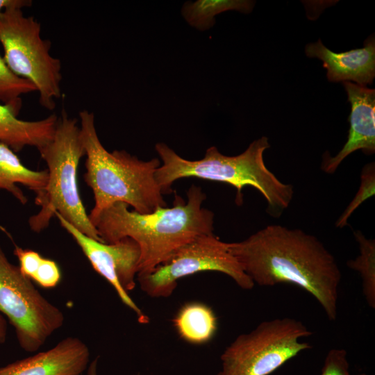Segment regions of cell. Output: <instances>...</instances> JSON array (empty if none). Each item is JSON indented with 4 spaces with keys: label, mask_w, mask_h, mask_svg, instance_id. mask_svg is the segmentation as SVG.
<instances>
[{
    "label": "cell",
    "mask_w": 375,
    "mask_h": 375,
    "mask_svg": "<svg viewBox=\"0 0 375 375\" xmlns=\"http://www.w3.org/2000/svg\"><path fill=\"white\" fill-rule=\"evenodd\" d=\"M228 247L254 284L295 285L313 296L329 320H335L342 274L317 238L272 224Z\"/></svg>",
    "instance_id": "1"
},
{
    "label": "cell",
    "mask_w": 375,
    "mask_h": 375,
    "mask_svg": "<svg viewBox=\"0 0 375 375\" xmlns=\"http://www.w3.org/2000/svg\"><path fill=\"white\" fill-rule=\"evenodd\" d=\"M188 201L175 193L173 206L141 214L116 202L89 217L102 242L112 244L126 238L140 247L138 274L148 273L166 261L178 248L198 236L213 233L214 213L202 207L206 194L192 185Z\"/></svg>",
    "instance_id": "2"
},
{
    "label": "cell",
    "mask_w": 375,
    "mask_h": 375,
    "mask_svg": "<svg viewBox=\"0 0 375 375\" xmlns=\"http://www.w3.org/2000/svg\"><path fill=\"white\" fill-rule=\"evenodd\" d=\"M269 147L268 138L262 136L238 156H225L216 147H210L202 159L189 160L166 144L158 142L155 149L162 164L157 169L155 178L162 194L172 193L173 183L183 178L228 183L236 189L235 203L238 206L243 203L242 189L251 186L265 199L267 212L278 217L289 206L294 188L281 182L265 165L263 153Z\"/></svg>",
    "instance_id": "3"
},
{
    "label": "cell",
    "mask_w": 375,
    "mask_h": 375,
    "mask_svg": "<svg viewBox=\"0 0 375 375\" xmlns=\"http://www.w3.org/2000/svg\"><path fill=\"white\" fill-rule=\"evenodd\" d=\"M79 118L86 158L83 177L94 199L89 217L116 202L125 203L141 214L166 207L155 178L160 165L158 158L144 161L125 150L107 151L97 135L94 114L83 110L79 112Z\"/></svg>",
    "instance_id": "4"
},
{
    "label": "cell",
    "mask_w": 375,
    "mask_h": 375,
    "mask_svg": "<svg viewBox=\"0 0 375 375\" xmlns=\"http://www.w3.org/2000/svg\"><path fill=\"white\" fill-rule=\"evenodd\" d=\"M38 151L47 165L48 179L45 188L36 194L35 203L40 210L28 219L30 228L40 233L58 213L83 234L101 242L78 188V167L85 156L78 119L62 109L52 140Z\"/></svg>",
    "instance_id": "5"
},
{
    "label": "cell",
    "mask_w": 375,
    "mask_h": 375,
    "mask_svg": "<svg viewBox=\"0 0 375 375\" xmlns=\"http://www.w3.org/2000/svg\"><path fill=\"white\" fill-rule=\"evenodd\" d=\"M0 43L3 60L18 76L34 84L39 103L53 110L62 96L61 62L50 53L51 42L41 37V24L26 17L22 8L11 6L0 12Z\"/></svg>",
    "instance_id": "6"
},
{
    "label": "cell",
    "mask_w": 375,
    "mask_h": 375,
    "mask_svg": "<svg viewBox=\"0 0 375 375\" xmlns=\"http://www.w3.org/2000/svg\"><path fill=\"white\" fill-rule=\"evenodd\" d=\"M312 334L301 321L290 317L263 321L249 333L239 335L221 355L216 375H269L312 348L300 340Z\"/></svg>",
    "instance_id": "7"
},
{
    "label": "cell",
    "mask_w": 375,
    "mask_h": 375,
    "mask_svg": "<svg viewBox=\"0 0 375 375\" xmlns=\"http://www.w3.org/2000/svg\"><path fill=\"white\" fill-rule=\"evenodd\" d=\"M0 313L15 328L21 348L38 351L64 324L65 316L44 298L0 246Z\"/></svg>",
    "instance_id": "8"
},
{
    "label": "cell",
    "mask_w": 375,
    "mask_h": 375,
    "mask_svg": "<svg viewBox=\"0 0 375 375\" xmlns=\"http://www.w3.org/2000/svg\"><path fill=\"white\" fill-rule=\"evenodd\" d=\"M202 272L223 273L243 290L255 285L229 251L228 242L213 233L197 237L151 272L137 275V280L148 296L165 298L172 294L179 279Z\"/></svg>",
    "instance_id": "9"
},
{
    "label": "cell",
    "mask_w": 375,
    "mask_h": 375,
    "mask_svg": "<svg viewBox=\"0 0 375 375\" xmlns=\"http://www.w3.org/2000/svg\"><path fill=\"white\" fill-rule=\"evenodd\" d=\"M55 217L79 246L93 269L113 287L124 305L138 315L139 322H148L147 316L128 293L136 285L141 258L139 245L129 238L112 244L96 240L79 231L58 213Z\"/></svg>",
    "instance_id": "10"
},
{
    "label": "cell",
    "mask_w": 375,
    "mask_h": 375,
    "mask_svg": "<svg viewBox=\"0 0 375 375\" xmlns=\"http://www.w3.org/2000/svg\"><path fill=\"white\" fill-rule=\"evenodd\" d=\"M351 103L349 121L350 128L347 141L333 157L328 153L323 155L322 170L333 174L340 163L351 153L362 150L367 155L375 151V90L366 86L343 82Z\"/></svg>",
    "instance_id": "11"
},
{
    "label": "cell",
    "mask_w": 375,
    "mask_h": 375,
    "mask_svg": "<svg viewBox=\"0 0 375 375\" xmlns=\"http://www.w3.org/2000/svg\"><path fill=\"white\" fill-rule=\"evenodd\" d=\"M89 360L87 344L67 337L46 351L0 367V375H82Z\"/></svg>",
    "instance_id": "12"
},
{
    "label": "cell",
    "mask_w": 375,
    "mask_h": 375,
    "mask_svg": "<svg viewBox=\"0 0 375 375\" xmlns=\"http://www.w3.org/2000/svg\"><path fill=\"white\" fill-rule=\"evenodd\" d=\"M306 54L323 62L329 81H353L365 86L372 83L375 76V41L370 36L363 48L335 53L326 48L319 40L306 45Z\"/></svg>",
    "instance_id": "13"
},
{
    "label": "cell",
    "mask_w": 375,
    "mask_h": 375,
    "mask_svg": "<svg viewBox=\"0 0 375 375\" xmlns=\"http://www.w3.org/2000/svg\"><path fill=\"white\" fill-rule=\"evenodd\" d=\"M58 119L51 114L37 121L20 119L8 106L0 103V143L15 153L27 146L39 150L52 140Z\"/></svg>",
    "instance_id": "14"
},
{
    "label": "cell",
    "mask_w": 375,
    "mask_h": 375,
    "mask_svg": "<svg viewBox=\"0 0 375 375\" xmlns=\"http://www.w3.org/2000/svg\"><path fill=\"white\" fill-rule=\"evenodd\" d=\"M47 179V169L35 171L26 167L12 149L0 143V190L8 191L25 205L28 199L17 184L38 194L45 188Z\"/></svg>",
    "instance_id": "15"
},
{
    "label": "cell",
    "mask_w": 375,
    "mask_h": 375,
    "mask_svg": "<svg viewBox=\"0 0 375 375\" xmlns=\"http://www.w3.org/2000/svg\"><path fill=\"white\" fill-rule=\"evenodd\" d=\"M173 323L179 336L192 344L208 342L214 337L217 328V320L213 310L206 304L199 302L183 306Z\"/></svg>",
    "instance_id": "16"
},
{
    "label": "cell",
    "mask_w": 375,
    "mask_h": 375,
    "mask_svg": "<svg viewBox=\"0 0 375 375\" xmlns=\"http://www.w3.org/2000/svg\"><path fill=\"white\" fill-rule=\"evenodd\" d=\"M253 1L242 0H197L188 1L181 9L182 15L191 26L199 31H206L215 24V17L227 10L249 12Z\"/></svg>",
    "instance_id": "17"
},
{
    "label": "cell",
    "mask_w": 375,
    "mask_h": 375,
    "mask_svg": "<svg viewBox=\"0 0 375 375\" xmlns=\"http://www.w3.org/2000/svg\"><path fill=\"white\" fill-rule=\"evenodd\" d=\"M359 247V255L349 260L348 267L358 272L362 279V293L368 306L375 308V242L360 231L353 232Z\"/></svg>",
    "instance_id": "18"
},
{
    "label": "cell",
    "mask_w": 375,
    "mask_h": 375,
    "mask_svg": "<svg viewBox=\"0 0 375 375\" xmlns=\"http://www.w3.org/2000/svg\"><path fill=\"white\" fill-rule=\"evenodd\" d=\"M35 91L34 84L13 73L0 55V103L8 106L18 116L22 106L21 96Z\"/></svg>",
    "instance_id": "19"
},
{
    "label": "cell",
    "mask_w": 375,
    "mask_h": 375,
    "mask_svg": "<svg viewBox=\"0 0 375 375\" xmlns=\"http://www.w3.org/2000/svg\"><path fill=\"white\" fill-rule=\"evenodd\" d=\"M375 194V165L374 162L366 164L360 174L359 189L346 209L335 222V226L343 228L348 224L352 213L367 199Z\"/></svg>",
    "instance_id": "20"
},
{
    "label": "cell",
    "mask_w": 375,
    "mask_h": 375,
    "mask_svg": "<svg viewBox=\"0 0 375 375\" xmlns=\"http://www.w3.org/2000/svg\"><path fill=\"white\" fill-rule=\"evenodd\" d=\"M320 375H351L347 351L344 349H330L324 359Z\"/></svg>",
    "instance_id": "21"
},
{
    "label": "cell",
    "mask_w": 375,
    "mask_h": 375,
    "mask_svg": "<svg viewBox=\"0 0 375 375\" xmlns=\"http://www.w3.org/2000/svg\"><path fill=\"white\" fill-rule=\"evenodd\" d=\"M61 279V272L58 265L53 260L43 258L40 267L31 281L43 288L56 287Z\"/></svg>",
    "instance_id": "22"
},
{
    "label": "cell",
    "mask_w": 375,
    "mask_h": 375,
    "mask_svg": "<svg viewBox=\"0 0 375 375\" xmlns=\"http://www.w3.org/2000/svg\"><path fill=\"white\" fill-rule=\"evenodd\" d=\"M14 255L19 261V268L21 272L27 278L32 280L36 271L40 267L43 257L37 251L23 249L15 245Z\"/></svg>",
    "instance_id": "23"
},
{
    "label": "cell",
    "mask_w": 375,
    "mask_h": 375,
    "mask_svg": "<svg viewBox=\"0 0 375 375\" xmlns=\"http://www.w3.org/2000/svg\"><path fill=\"white\" fill-rule=\"evenodd\" d=\"M32 1L30 0H0V12L7 8L17 6L21 8L30 7Z\"/></svg>",
    "instance_id": "24"
},
{
    "label": "cell",
    "mask_w": 375,
    "mask_h": 375,
    "mask_svg": "<svg viewBox=\"0 0 375 375\" xmlns=\"http://www.w3.org/2000/svg\"><path fill=\"white\" fill-rule=\"evenodd\" d=\"M7 335V323L3 315L0 313V344L5 342Z\"/></svg>",
    "instance_id": "25"
},
{
    "label": "cell",
    "mask_w": 375,
    "mask_h": 375,
    "mask_svg": "<svg viewBox=\"0 0 375 375\" xmlns=\"http://www.w3.org/2000/svg\"><path fill=\"white\" fill-rule=\"evenodd\" d=\"M99 357L95 358L89 365L87 375H98L97 373V365Z\"/></svg>",
    "instance_id": "26"
}]
</instances>
